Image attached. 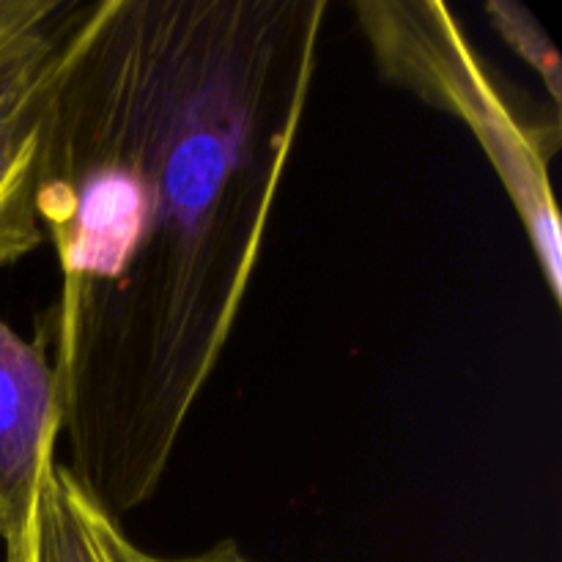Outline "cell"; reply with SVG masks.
<instances>
[{
  "label": "cell",
  "mask_w": 562,
  "mask_h": 562,
  "mask_svg": "<svg viewBox=\"0 0 562 562\" xmlns=\"http://www.w3.org/2000/svg\"><path fill=\"white\" fill-rule=\"evenodd\" d=\"M64 27L47 0H0V137L42 97Z\"/></svg>",
  "instance_id": "5"
},
{
  "label": "cell",
  "mask_w": 562,
  "mask_h": 562,
  "mask_svg": "<svg viewBox=\"0 0 562 562\" xmlns=\"http://www.w3.org/2000/svg\"><path fill=\"white\" fill-rule=\"evenodd\" d=\"M329 0H108L60 80L36 212L38 327L75 475L154 497L234 335L313 93Z\"/></svg>",
  "instance_id": "1"
},
{
  "label": "cell",
  "mask_w": 562,
  "mask_h": 562,
  "mask_svg": "<svg viewBox=\"0 0 562 562\" xmlns=\"http://www.w3.org/2000/svg\"><path fill=\"white\" fill-rule=\"evenodd\" d=\"M355 14L379 75L459 119L475 135L560 305L562 234L549 179L562 146L560 110L543 113L505 86L439 0H360Z\"/></svg>",
  "instance_id": "2"
},
{
  "label": "cell",
  "mask_w": 562,
  "mask_h": 562,
  "mask_svg": "<svg viewBox=\"0 0 562 562\" xmlns=\"http://www.w3.org/2000/svg\"><path fill=\"white\" fill-rule=\"evenodd\" d=\"M60 404L42 340L0 318V541L25 525L44 461L58 453Z\"/></svg>",
  "instance_id": "3"
},
{
  "label": "cell",
  "mask_w": 562,
  "mask_h": 562,
  "mask_svg": "<svg viewBox=\"0 0 562 562\" xmlns=\"http://www.w3.org/2000/svg\"><path fill=\"white\" fill-rule=\"evenodd\" d=\"M486 14L492 20V25L497 27L499 36L519 53V58L527 60L541 75L549 99H552V108L560 110L562 60L558 47L549 38V33L541 27V22L525 5L514 3V0H488Z\"/></svg>",
  "instance_id": "6"
},
{
  "label": "cell",
  "mask_w": 562,
  "mask_h": 562,
  "mask_svg": "<svg viewBox=\"0 0 562 562\" xmlns=\"http://www.w3.org/2000/svg\"><path fill=\"white\" fill-rule=\"evenodd\" d=\"M126 562H256L247 558L236 541H220L212 549H203L198 554H187V558H159V554H148L137 549L135 543L126 547Z\"/></svg>",
  "instance_id": "7"
},
{
  "label": "cell",
  "mask_w": 562,
  "mask_h": 562,
  "mask_svg": "<svg viewBox=\"0 0 562 562\" xmlns=\"http://www.w3.org/2000/svg\"><path fill=\"white\" fill-rule=\"evenodd\" d=\"M130 536L75 481L58 453L38 475L25 525L3 543V562H126Z\"/></svg>",
  "instance_id": "4"
}]
</instances>
